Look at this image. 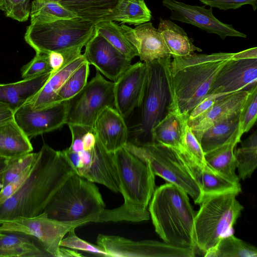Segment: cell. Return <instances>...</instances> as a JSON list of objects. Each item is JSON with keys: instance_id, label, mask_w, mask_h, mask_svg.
I'll return each mask as SVG.
<instances>
[{"instance_id": "cell-1", "label": "cell", "mask_w": 257, "mask_h": 257, "mask_svg": "<svg viewBox=\"0 0 257 257\" xmlns=\"http://www.w3.org/2000/svg\"><path fill=\"white\" fill-rule=\"evenodd\" d=\"M74 173L62 151L44 144L24 184L0 205V224L43 213L60 187Z\"/></svg>"}, {"instance_id": "cell-2", "label": "cell", "mask_w": 257, "mask_h": 257, "mask_svg": "<svg viewBox=\"0 0 257 257\" xmlns=\"http://www.w3.org/2000/svg\"><path fill=\"white\" fill-rule=\"evenodd\" d=\"M188 196L181 188L166 183L156 188L148 210L155 231L164 242L195 250L196 212Z\"/></svg>"}, {"instance_id": "cell-3", "label": "cell", "mask_w": 257, "mask_h": 257, "mask_svg": "<svg viewBox=\"0 0 257 257\" xmlns=\"http://www.w3.org/2000/svg\"><path fill=\"white\" fill-rule=\"evenodd\" d=\"M234 53L194 54L173 58L170 72L179 109L188 116L209 93L216 75Z\"/></svg>"}, {"instance_id": "cell-4", "label": "cell", "mask_w": 257, "mask_h": 257, "mask_svg": "<svg viewBox=\"0 0 257 257\" xmlns=\"http://www.w3.org/2000/svg\"><path fill=\"white\" fill-rule=\"evenodd\" d=\"M124 147L148 164L155 176L184 190L195 204L202 201L201 186L192 170L196 161L184 146L173 148L157 143L139 146L127 143Z\"/></svg>"}, {"instance_id": "cell-5", "label": "cell", "mask_w": 257, "mask_h": 257, "mask_svg": "<svg viewBox=\"0 0 257 257\" xmlns=\"http://www.w3.org/2000/svg\"><path fill=\"white\" fill-rule=\"evenodd\" d=\"M171 58L147 63L148 81L139 107L140 117L127 143L139 146L153 143V129L165 117L172 101L176 99L170 77Z\"/></svg>"}, {"instance_id": "cell-6", "label": "cell", "mask_w": 257, "mask_h": 257, "mask_svg": "<svg viewBox=\"0 0 257 257\" xmlns=\"http://www.w3.org/2000/svg\"><path fill=\"white\" fill-rule=\"evenodd\" d=\"M237 195L226 193L207 197L200 204L194 220V239L204 255L220 239L233 234V226L243 209Z\"/></svg>"}, {"instance_id": "cell-7", "label": "cell", "mask_w": 257, "mask_h": 257, "mask_svg": "<svg viewBox=\"0 0 257 257\" xmlns=\"http://www.w3.org/2000/svg\"><path fill=\"white\" fill-rule=\"evenodd\" d=\"M105 206L94 183L74 173L56 192L44 212L49 217L62 221L89 219L97 222Z\"/></svg>"}, {"instance_id": "cell-8", "label": "cell", "mask_w": 257, "mask_h": 257, "mask_svg": "<svg viewBox=\"0 0 257 257\" xmlns=\"http://www.w3.org/2000/svg\"><path fill=\"white\" fill-rule=\"evenodd\" d=\"M120 193L125 210L150 217L147 207L156 189L155 175L150 166L124 147L113 153Z\"/></svg>"}, {"instance_id": "cell-9", "label": "cell", "mask_w": 257, "mask_h": 257, "mask_svg": "<svg viewBox=\"0 0 257 257\" xmlns=\"http://www.w3.org/2000/svg\"><path fill=\"white\" fill-rule=\"evenodd\" d=\"M94 33V23L76 17L49 23H31L24 39L36 53L48 54L82 48Z\"/></svg>"}, {"instance_id": "cell-10", "label": "cell", "mask_w": 257, "mask_h": 257, "mask_svg": "<svg viewBox=\"0 0 257 257\" xmlns=\"http://www.w3.org/2000/svg\"><path fill=\"white\" fill-rule=\"evenodd\" d=\"M114 82L107 80L100 73L87 82L83 89L69 100L66 124L93 128L95 120L107 107H114Z\"/></svg>"}, {"instance_id": "cell-11", "label": "cell", "mask_w": 257, "mask_h": 257, "mask_svg": "<svg viewBox=\"0 0 257 257\" xmlns=\"http://www.w3.org/2000/svg\"><path fill=\"white\" fill-rule=\"evenodd\" d=\"M90 222L89 219L62 221L49 217L46 213L34 217H18L0 224V231L17 232L37 238L51 256L59 257L60 242L70 230Z\"/></svg>"}, {"instance_id": "cell-12", "label": "cell", "mask_w": 257, "mask_h": 257, "mask_svg": "<svg viewBox=\"0 0 257 257\" xmlns=\"http://www.w3.org/2000/svg\"><path fill=\"white\" fill-rule=\"evenodd\" d=\"M257 85V48L234 53L220 70L208 94L249 90Z\"/></svg>"}, {"instance_id": "cell-13", "label": "cell", "mask_w": 257, "mask_h": 257, "mask_svg": "<svg viewBox=\"0 0 257 257\" xmlns=\"http://www.w3.org/2000/svg\"><path fill=\"white\" fill-rule=\"evenodd\" d=\"M96 242L109 256L193 257L195 255L194 249L174 246L164 241H133L119 236L100 234Z\"/></svg>"}, {"instance_id": "cell-14", "label": "cell", "mask_w": 257, "mask_h": 257, "mask_svg": "<svg viewBox=\"0 0 257 257\" xmlns=\"http://www.w3.org/2000/svg\"><path fill=\"white\" fill-rule=\"evenodd\" d=\"M69 100L33 108L27 102L14 111V119L30 139L59 129L66 124Z\"/></svg>"}, {"instance_id": "cell-15", "label": "cell", "mask_w": 257, "mask_h": 257, "mask_svg": "<svg viewBox=\"0 0 257 257\" xmlns=\"http://www.w3.org/2000/svg\"><path fill=\"white\" fill-rule=\"evenodd\" d=\"M148 77L147 63L132 64L114 82V107L125 119L140 107Z\"/></svg>"}, {"instance_id": "cell-16", "label": "cell", "mask_w": 257, "mask_h": 257, "mask_svg": "<svg viewBox=\"0 0 257 257\" xmlns=\"http://www.w3.org/2000/svg\"><path fill=\"white\" fill-rule=\"evenodd\" d=\"M163 5L170 10V19L194 25L209 34H215L222 40L227 36L246 38L232 25L224 24L213 15L212 8L192 6L177 0H163Z\"/></svg>"}, {"instance_id": "cell-17", "label": "cell", "mask_w": 257, "mask_h": 257, "mask_svg": "<svg viewBox=\"0 0 257 257\" xmlns=\"http://www.w3.org/2000/svg\"><path fill=\"white\" fill-rule=\"evenodd\" d=\"M86 62L105 77L115 82L131 65L126 58L95 30L85 45L83 54Z\"/></svg>"}, {"instance_id": "cell-18", "label": "cell", "mask_w": 257, "mask_h": 257, "mask_svg": "<svg viewBox=\"0 0 257 257\" xmlns=\"http://www.w3.org/2000/svg\"><path fill=\"white\" fill-rule=\"evenodd\" d=\"M119 29L136 48L141 61L149 63L171 57L160 33L152 23H145L135 28L122 24Z\"/></svg>"}, {"instance_id": "cell-19", "label": "cell", "mask_w": 257, "mask_h": 257, "mask_svg": "<svg viewBox=\"0 0 257 257\" xmlns=\"http://www.w3.org/2000/svg\"><path fill=\"white\" fill-rule=\"evenodd\" d=\"M93 131L108 152L114 153L128 142L129 133L125 119L114 107H107L102 111L95 121Z\"/></svg>"}, {"instance_id": "cell-20", "label": "cell", "mask_w": 257, "mask_h": 257, "mask_svg": "<svg viewBox=\"0 0 257 257\" xmlns=\"http://www.w3.org/2000/svg\"><path fill=\"white\" fill-rule=\"evenodd\" d=\"M92 152L90 165L80 170L78 175L90 182L103 185L114 192H120L113 153L107 152L97 138Z\"/></svg>"}, {"instance_id": "cell-21", "label": "cell", "mask_w": 257, "mask_h": 257, "mask_svg": "<svg viewBox=\"0 0 257 257\" xmlns=\"http://www.w3.org/2000/svg\"><path fill=\"white\" fill-rule=\"evenodd\" d=\"M249 90H241L217 97L207 113L190 126L200 143L203 133L213 124L235 114L239 113Z\"/></svg>"}, {"instance_id": "cell-22", "label": "cell", "mask_w": 257, "mask_h": 257, "mask_svg": "<svg viewBox=\"0 0 257 257\" xmlns=\"http://www.w3.org/2000/svg\"><path fill=\"white\" fill-rule=\"evenodd\" d=\"M188 116L182 114L176 100L173 101L165 117L152 131L153 143L177 148L184 145L183 126Z\"/></svg>"}, {"instance_id": "cell-23", "label": "cell", "mask_w": 257, "mask_h": 257, "mask_svg": "<svg viewBox=\"0 0 257 257\" xmlns=\"http://www.w3.org/2000/svg\"><path fill=\"white\" fill-rule=\"evenodd\" d=\"M52 71L8 84L0 83V102L14 111L28 102L43 87Z\"/></svg>"}, {"instance_id": "cell-24", "label": "cell", "mask_w": 257, "mask_h": 257, "mask_svg": "<svg viewBox=\"0 0 257 257\" xmlns=\"http://www.w3.org/2000/svg\"><path fill=\"white\" fill-rule=\"evenodd\" d=\"M0 256H51L35 237L17 232L0 231Z\"/></svg>"}, {"instance_id": "cell-25", "label": "cell", "mask_w": 257, "mask_h": 257, "mask_svg": "<svg viewBox=\"0 0 257 257\" xmlns=\"http://www.w3.org/2000/svg\"><path fill=\"white\" fill-rule=\"evenodd\" d=\"M86 62L83 54L53 73L42 89L28 102L33 108H39L55 103L57 95L69 77Z\"/></svg>"}, {"instance_id": "cell-26", "label": "cell", "mask_w": 257, "mask_h": 257, "mask_svg": "<svg viewBox=\"0 0 257 257\" xmlns=\"http://www.w3.org/2000/svg\"><path fill=\"white\" fill-rule=\"evenodd\" d=\"M33 150L29 138L14 118L0 125V157L10 160L31 153Z\"/></svg>"}, {"instance_id": "cell-27", "label": "cell", "mask_w": 257, "mask_h": 257, "mask_svg": "<svg viewBox=\"0 0 257 257\" xmlns=\"http://www.w3.org/2000/svg\"><path fill=\"white\" fill-rule=\"evenodd\" d=\"M158 30L173 58L189 56L195 51H202L182 28L170 20L160 19Z\"/></svg>"}, {"instance_id": "cell-28", "label": "cell", "mask_w": 257, "mask_h": 257, "mask_svg": "<svg viewBox=\"0 0 257 257\" xmlns=\"http://www.w3.org/2000/svg\"><path fill=\"white\" fill-rule=\"evenodd\" d=\"M238 129L226 143L205 153L204 157L206 163L214 170L233 181L239 182L235 173L234 154L236 146L241 141L238 136Z\"/></svg>"}, {"instance_id": "cell-29", "label": "cell", "mask_w": 257, "mask_h": 257, "mask_svg": "<svg viewBox=\"0 0 257 257\" xmlns=\"http://www.w3.org/2000/svg\"><path fill=\"white\" fill-rule=\"evenodd\" d=\"M197 175L203 199L210 196L226 193L238 195L241 192L239 182L233 181L217 172L206 163L200 166Z\"/></svg>"}, {"instance_id": "cell-30", "label": "cell", "mask_w": 257, "mask_h": 257, "mask_svg": "<svg viewBox=\"0 0 257 257\" xmlns=\"http://www.w3.org/2000/svg\"><path fill=\"white\" fill-rule=\"evenodd\" d=\"M119 0H60L58 3L81 19L96 23L111 14Z\"/></svg>"}, {"instance_id": "cell-31", "label": "cell", "mask_w": 257, "mask_h": 257, "mask_svg": "<svg viewBox=\"0 0 257 257\" xmlns=\"http://www.w3.org/2000/svg\"><path fill=\"white\" fill-rule=\"evenodd\" d=\"M239 113L213 124L205 131L200 142L204 154L223 145L229 140L238 128Z\"/></svg>"}, {"instance_id": "cell-32", "label": "cell", "mask_w": 257, "mask_h": 257, "mask_svg": "<svg viewBox=\"0 0 257 257\" xmlns=\"http://www.w3.org/2000/svg\"><path fill=\"white\" fill-rule=\"evenodd\" d=\"M151 18V12L144 1L119 0L112 12L103 20L138 26L149 22Z\"/></svg>"}, {"instance_id": "cell-33", "label": "cell", "mask_w": 257, "mask_h": 257, "mask_svg": "<svg viewBox=\"0 0 257 257\" xmlns=\"http://www.w3.org/2000/svg\"><path fill=\"white\" fill-rule=\"evenodd\" d=\"M240 142L241 146L234 150V154L238 177L244 180L251 177L257 167V131Z\"/></svg>"}, {"instance_id": "cell-34", "label": "cell", "mask_w": 257, "mask_h": 257, "mask_svg": "<svg viewBox=\"0 0 257 257\" xmlns=\"http://www.w3.org/2000/svg\"><path fill=\"white\" fill-rule=\"evenodd\" d=\"M95 30L126 58L132 60L138 56L135 46L125 37L119 26L110 20H102L95 23Z\"/></svg>"}, {"instance_id": "cell-35", "label": "cell", "mask_w": 257, "mask_h": 257, "mask_svg": "<svg viewBox=\"0 0 257 257\" xmlns=\"http://www.w3.org/2000/svg\"><path fill=\"white\" fill-rule=\"evenodd\" d=\"M206 257H256V248L233 234L222 238L215 247L204 255Z\"/></svg>"}, {"instance_id": "cell-36", "label": "cell", "mask_w": 257, "mask_h": 257, "mask_svg": "<svg viewBox=\"0 0 257 257\" xmlns=\"http://www.w3.org/2000/svg\"><path fill=\"white\" fill-rule=\"evenodd\" d=\"M30 16L31 23H41L78 17L58 2L43 0H34L32 2Z\"/></svg>"}, {"instance_id": "cell-37", "label": "cell", "mask_w": 257, "mask_h": 257, "mask_svg": "<svg viewBox=\"0 0 257 257\" xmlns=\"http://www.w3.org/2000/svg\"><path fill=\"white\" fill-rule=\"evenodd\" d=\"M89 65L84 62L69 77L59 90L55 103L70 100L83 89L87 83Z\"/></svg>"}, {"instance_id": "cell-38", "label": "cell", "mask_w": 257, "mask_h": 257, "mask_svg": "<svg viewBox=\"0 0 257 257\" xmlns=\"http://www.w3.org/2000/svg\"><path fill=\"white\" fill-rule=\"evenodd\" d=\"M38 153H29L17 158L7 160L0 177V190L6 185L23 174L35 163Z\"/></svg>"}, {"instance_id": "cell-39", "label": "cell", "mask_w": 257, "mask_h": 257, "mask_svg": "<svg viewBox=\"0 0 257 257\" xmlns=\"http://www.w3.org/2000/svg\"><path fill=\"white\" fill-rule=\"evenodd\" d=\"M257 118V85L249 91L246 99L240 111L238 136L241 137L253 126Z\"/></svg>"}, {"instance_id": "cell-40", "label": "cell", "mask_w": 257, "mask_h": 257, "mask_svg": "<svg viewBox=\"0 0 257 257\" xmlns=\"http://www.w3.org/2000/svg\"><path fill=\"white\" fill-rule=\"evenodd\" d=\"M75 228L68 232L66 237H64L60 242V246L71 249L85 251L102 256H109V255L99 245L91 244L80 238L75 233Z\"/></svg>"}, {"instance_id": "cell-41", "label": "cell", "mask_w": 257, "mask_h": 257, "mask_svg": "<svg viewBox=\"0 0 257 257\" xmlns=\"http://www.w3.org/2000/svg\"><path fill=\"white\" fill-rule=\"evenodd\" d=\"M52 71L47 54L36 53V55L21 69L23 79H29Z\"/></svg>"}, {"instance_id": "cell-42", "label": "cell", "mask_w": 257, "mask_h": 257, "mask_svg": "<svg viewBox=\"0 0 257 257\" xmlns=\"http://www.w3.org/2000/svg\"><path fill=\"white\" fill-rule=\"evenodd\" d=\"M30 0H4L7 17L20 22H26L30 16Z\"/></svg>"}, {"instance_id": "cell-43", "label": "cell", "mask_w": 257, "mask_h": 257, "mask_svg": "<svg viewBox=\"0 0 257 257\" xmlns=\"http://www.w3.org/2000/svg\"><path fill=\"white\" fill-rule=\"evenodd\" d=\"M183 143L186 149L201 166L206 163L204 153L188 125V119L185 121L183 126Z\"/></svg>"}, {"instance_id": "cell-44", "label": "cell", "mask_w": 257, "mask_h": 257, "mask_svg": "<svg viewBox=\"0 0 257 257\" xmlns=\"http://www.w3.org/2000/svg\"><path fill=\"white\" fill-rule=\"evenodd\" d=\"M222 95H224L209 94L204 97L189 113L188 125L191 126L201 119L213 106L217 97Z\"/></svg>"}, {"instance_id": "cell-45", "label": "cell", "mask_w": 257, "mask_h": 257, "mask_svg": "<svg viewBox=\"0 0 257 257\" xmlns=\"http://www.w3.org/2000/svg\"><path fill=\"white\" fill-rule=\"evenodd\" d=\"M202 3L216 8L220 10H227L238 9L245 5H250L254 11L257 8V0H199Z\"/></svg>"}, {"instance_id": "cell-46", "label": "cell", "mask_w": 257, "mask_h": 257, "mask_svg": "<svg viewBox=\"0 0 257 257\" xmlns=\"http://www.w3.org/2000/svg\"><path fill=\"white\" fill-rule=\"evenodd\" d=\"M34 165L23 174L10 182L0 190V205L13 195L22 186L30 175Z\"/></svg>"}, {"instance_id": "cell-47", "label": "cell", "mask_w": 257, "mask_h": 257, "mask_svg": "<svg viewBox=\"0 0 257 257\" xmlns=\"http://www.w3.org/2000/svg\"><path fill=\"white\" fill-rule=\"evenodd\" d=\"M72 136V143L68 148L70 150L80 153L84 150L83 137L88 131L93 128L76 124L68 125Z\"/></svg>"}, {"instance_id": "cell-48", "label": "cell", "mask_w": 257, "mask_h": 257, "mask_svg": "<svg viewBox=\"0 0 257 257\" xmlns=\"http://www.w3.org/2000/svg\"><path fill=\"white\" fill-rule=\"evenodd\" d=\"M61 151L74 172L77 174L81 167L79 153L72 151L68 148Z\"/></svg>"}, {"instance_id": "cell-49", "label": "cell", "mask_w": 257, "mask_h": 257, "mask_svg": "<svg viewBox=\"0 0 257 257\" xmlns=\"http://www.w3.org/2000/svg\"><path fill=\"white\" fill-rule=\"evenodd\" d=\"M14 110L9 105L0 102V125L14 117Z\"/></svg>"}, {"instance_id": "cell-50", "label": "cell", "mask_w": 257, "mask_h": 257, "mask_svg": "<svg viewBox=\"0 0 257 257\" xmlns=\"http://www.w3.org/2000/svg\"><path fill=\"white\" fill-rule=\"evenodd\" d=\"M84 150H91L95 146L96 137L93 129L85 134L82 139Z\"/></svg>"}, {"instance_id": "cell-51", "label": "cell", "mask_w": 257, "mask_h": 257, "mask_svg": "<svg viewBox=\"0 0 257 257\" xmlns=\"http://www.w3.org/2000/svg\"><path fill=\"white\" fill-rule=\"evenodd\" d=\"M92 150L89 151L83 150L79 153L81 167L77 174H78L80 170L87 168L90 165L92 159Z\"/></svg>"}, {"instance_id": "cell-52", "label": "cell", "mask_w": 257, "mask_h": 257, "mask_svg": "<svg viewBox=\"0 0 257 257\" xmlns=\"http://www.w3.org/2000/svg\"><path fill=\"white\" fill-rule=\"evenodd\" d=\"M82 255L78 253L75 250H72L69 249H66L64 247L61 246L59 257L63 256H80Z\"/></svg>"}, {"instance_id": "cell-53", "label": "cell", "mask_w": 257, "mask_h": 257, "mask_svg": "<svg viewBox=\"0 0 257 257\" xmlns=\"http://www.w3.org/2000/svg\"><path fill=\"white\" fill-rule=\"evenodd\" d=\"M7 160L0 157V177H1V175L3 172L4 168L7 164Z\"/></svg>"}, {"instance_id": "cell-54", "label": "cell", "mask_w": 257, "mask_h": 257, "mask_svg": "<svg viewBox=\"0 0 257 257\" xmlns=\"http://www.w3.org/2000/svg\"><path fill=\"white\" fill-rule=\"evenodd\" d=\"M0 10L5 11L4 0H0Z\"/></svg>"}, {"instance_id": "cell-55", "label": "cell", "mask_w": 257, "mask_h": 257, "mask_svg": "<svg viewBox=\"0 0 257 257\" xmlns=\"http://www.w3.org/2000/svg\"><path fill=\"white\" fill-rule=\"evenodd\" d=\"M43 1H51V2H58L60 0H43Z\"/></svg>"}, {"instance_id": "cell-56", "label": "cell", "mask_w": 257, "mask_h": 257, "mask_svg": "<svg viewBox=\"0 0 257 257\" xmlns=\"http://www.w3.org/2000/svg\"><path fill=\"white\" fill-rule=\"evenodd\" d=\"M136 1H141V2H143V1H144V0H136Z\"/></svg>"}]
</instances>
